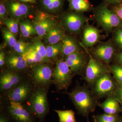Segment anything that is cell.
Masks as SVG:
<instances>
[{
    "label": "cell",
    "mask_w": 122,
    "mask_h": 122,
    "mask_svg": "<svg viewBox=\"0 0 122 122\" xmlns=\"http://www.w3.org/2000/svg\"><path fill=\"white\" fill-rule=\"evenodd\" d=\"M67 94L79 113L83 116L87 118L90 113L94 111L97 101L86 87L78 86Z\"/></svg>",
    "instance_id": "cell-1"
},
{
    "label": "cell",
    "mask_w": 122,
    "mask_h": 122,
    "mask_svg": "<svg viewBox=\"0 0 122 122\" xmlns=\"http://www.w3.org/2000/svg\"><path fill=\"white\" fill-rule=\"evenodd\" d=\"M74 75L65 60L59 59L53 72L52 81L58 89L66 90Z\"/></svg>",
    "instance_id": "cell-2"
},
{
    "label": "cell",
    "mask_w": 122,
    "mask_h": 122,
    "mask_svg": "<svg viewBox=\"0 0 122 122\" xmlns=\"http://www.w3.org/2000/svg\"><path fill=\"white\" fill-rule=\"evenodd\" d=\"M29 106L32 112L39 118L45 116L49 106L47 91L45 88L40 87L35 90L30 100Z\"/></svg>",
    "instance_id": "cell-3"
},
{
    "label": "cell",
    "mask_w": 122,
    "mask_h": 122,
    "mask_svg": "<svg viewBox=\"0 0 122 122\" xmlns=\"http://www.w3.org/2000/svg\"><path fill=\"white\" fill-rule=\"evenodd\" d=\"M96 19L106 31H110L115 28L122 27V20L114 11H111L105 5H102L97 10Z\"/></svg>",
    "instance_id": "cell-4"
},
{
    "label": "cell",
    "mask_w": 122,
    "mask_h": 122,
    "mask_svg": "<svg viewBox=\"0 0 122 122\" xmlns=\"http://www.w3.org/2000/svg\"><path fill=\"white\" fill-rule=\"evenodd\" d=\"M81 46L84 48L90 57L89 61L86 69V81L93 85L96 80L103 75L109 73V70L102 63L96 58H94L83 44L80 43Z\"/></svg>",
    "instance_id": "cell-5"
},
{
    "label": "cell",
    "mask_w": 122,
    "mask_h": 122,
    "mask_svg": "<svg viewBox=\"0 0 122 122\" xmlns=\"http://www.w3.org/2000/svg\"><path fill=\"white\" fill-rule=\"evenodd\" d=\"M93 85L94 93L99 98L113 96L117 87L109 73L101 76Z\"/></svg>",
    "instance_id": "cell-6"
},
{
    "label": "cell",
    "mask_w": 122,
    "mask_h": 122,
    "mask_svg": "<svg viewBox=\"0 0 122 122\" xmlns=\"http://www.w3.org/2000/svg\"><path fill=\"white\" fill-rule=\"evenodd\" d=\"M32 24L39 37H45L51 29L57 25V22L51 14L41 11L37 14Z\"/></svg>",
    "instance_id": "cell-7"
},
{
    "label": "cell",
    "mask_w": 122,
    "mask_h": 122,
    "mask_svg": "<svg viewBox=\"0 0 122 122\" xmlns=\"http://www.w3.org/2000/svg\"><path fill=\"white\" fill-rule=\"evenodd\" d=\"M53 72L51 68L44 63L32 66L31 75L34 81L39 86H46L52 81Z\"/></svg>",
    "instance_id": "cell-8"
},
{
    "label": "cell",
    "mask_w": 122,
    "mask_h": 122,
    "mask_svg": "<svg viewBox=\"0 0 122 122\" xmlns=\"http://www.w3.org/2000/svg\"><path fill=\"white\" fill-rule=\"evenodd\" d=\"M86 20L84 16L80 14L71 12L63 15L61 22L66 30L72 33L77 34L83 28Z\"/></svg>",
    "instance_id": "cell-9"
},
{
    "label": "cell",
    "mask_w": 122,
    "mask_h": 122,
    "mask_svg": "<svg viewBox=\"0 0 122 122\" xmlns=\"http://www.w3.org/2000/svg\"><path fill=\"white\" fill-rule=\"evenodd\" d=\"M5 5L8 15L11 18L17 20L27 17L32 10L30 5L15 0H9Z\"/></svg>",
    "instance_id": "cell-10"
},
{
    "label": "cell",
    "mask_w": 122,
    "mask_h": 122,
    "mask_svg": "<svg viewBox=\"0 0 122 122\" xmlns=\"http://www.w3.org/2000/svg\"><path fill=\"white\" fill-rule=\"evenodd\" d=\"M64 60L74 75L81 74L86 64L85 54L79 51L69 55Z\"/></svg>",
    "instance_id": "cell-11"
},
{
    "label": "cell",
    "mask_w": 122,
    "mask_h": 122,
    "mask_svg": "<svg viewBox=\"0 0 122 122\" xmlns=\"http://www.w3.org/2000/svg\"><path fill=\"white\" fill-rule=\"evenodd\" d=\"M31 86L27 82H21L9 92L8 97L10 101L21 103L28 97Z\"/></svg>",
    "instance_id": "cell-12"
},
{
    "label": "cell",
    "mask_w": 122,
    "mask_h": 122,
    "mask_svg": "<svg viewBox=\"0 0 122 122\" xmlns=\"http://www.w3.org/2000/svg\"><path fill=\"white\" fill-rule=\"evenodd\" d=\"M22 78L13 71H7L2 72L0 77L1 91H9L21 82Z\"/></svg>",
    "instance_id": "cell-13"
},
{
    "label": "cell",
    "mask_w": 122,
    "mask_h": 122,
    "mask_svg": "<svg viewBox=\"0 0 122 122\" xmlns=\"http://www.w3.org/2000/svg\"><path fill=\"white\" fill-rule=\"evenodd\" d=\"M115 49L111 43L107 42L100 44L94 49L93 54L95 58L108 64L112 61Z\"/></svg>",
    "instance_id": "cell-14"
},
{
    "label": "cell",
    "mask_w": 122,
    "mask_h": 122,
    "mask_svg": "<svg viewBox=\"0 0 122 122\" xmlns=\"http://www.w3.org/2000/svg\"><path fill=\"white\" fill-rule=\"evenodd\" d=\"M8 111L11 116L17 122H32L30 115L21 103L10 101Z\"/></svg>",
    "instance_id": "cell-15"
},
{
    "label": "cell",
    "mask_w": 122,
    "mask_h": 122,
    "mask_svg": "<svg viewBox=\"0 0 122 122\" xmlns=\"http://www.w3.org/2000/svg\"><path fill=\"white\" fill-rule=\"evenodd\" d=\"M5 63L15 71H21L26 69L28 64L22 55L13 53L5 57Z\"/></svg>",
    "instance_id": "cell-16"
},
{
    "label": "cell",
    "mask_w": 122,
    "mask_h": 122,
    "mask_svg": "<svg viewBox=\"0 0 122 122\" xmlns=\"http://www.w3.org/2000/svg\"><path fill=\"white\" fill-rule=\"evenodd\" d=\"M100 36V32L97 29L92 25H86L83 29V45L85 47L93 46L98 41Z\"/></svg>",
    "instance_id": "cell-17"
},
{
    "label": "cell",
    "mask_w": 122,
    "mask_h": 122,
    "mask_svg": "<svg viewBox=\"0 0 122 122\" xmlns=\"http://www.w3.org/2000/svg\"><path fill=\"white\" fill-rule=\"evenodd\" d=\"M41 11L50 14H55L61 11L64 0H39Z\"/></svg>",
    "instance_id": "cell-18"
},
{
    "label": "cell",
    "mask_w": 122,
    "mask_h": 122,
    "mask_svg": "<svg viewBox=\"0 0 122 122\" xmlns=\"http://www.w3.org/2000/svg\"><path fill=\"white\" fill-rule=\"evenodd\" d=\"M61 55L66 57L69 55L79 51V46L72 37L65 35L61 42Z\"/></svg>",
    "instance_id": "cell-19"
},
{
    "label": "cell",
    "mask_w": 122,
    "mask_h": 122,
    "mask_svg": "<svg viewBox=\"0 0 122 122\" xmlns=\"http://www.w3.org/2000/svg\"><path fill=\"white\" fill-rule=\"evenodd\" d=\"M106 113L116 115L120 110L118 102L113 95L108 97L103 102L98 104Z\"/></svg>",
    "instance_id": "cell-20"
},
{
    "label": "cell",
    "mask_w": 122,
    "mask_h": 122,
    "mask_svg": "<svg viewBox=\"0 0 122 122\" xmlns=\"http://www.w3.org/2000/svg\"><path fill=\"white\" fill-rule=\"evenodd\" d=\"M65 35L63 30L57 25L47 33L45 39L49 45L56 44L61 42Z\"/></svg>",
    "instance_id": "cell-21"
},
{
    "label": "cell",
    "mask_w": 122,
    "mask_h": 122,
    "mask_svg": "<svg viewBox=\"0 0 122 122\" xmlns=\"http://www.w3.org/2000/svg\"><path fill=\"white\" fill-rule=\"evenodd\" d=\"M71 10L76 12L87 11L90 8L88 0H68Z\"/></svg>",
    "instance_id": "cell-22"
},
{
    "label": "cell",
    "mask_w": 122,
    "mask_h": 122,
    "mask_svg": "<svg viewBox=\"0 0 122 122\" xmlns=\"http://www.w3.org/2000/svg\"><path fill=\"white\" fill-rule=\"evenodd\" d=\"M19 26L21 32L24 37H29L35 34H37V32L32 24L28 20L22 21L19 24Z\"/></svg>",
    "instance_id": "cell-23"
},
{
    "label": "cell",
    "mask_w": 122,
    "mask_h": 122,
    "mask_svg": "<svg viewBox=\"0 0 122 122\" xmlns=\"http://www.w3.org/2000/svg\"><path fill=\"white\" fill-rule=\"evenodd\" d=\"M23 54L26 59L33 62L35 65L45 62L43 58L32 45L28 46L26 51Z\"/></svg>",
    "instance_id": "cell-24"
},
{
    "label": "cell",
    "mask_w": 122,
    "mask_h": 122,
    "mask_svg": "<svg viewBox=\"0 0 122 122\" xmlns=\"http://www.w3.org/2000/svg\"><path fill=\"white\" fill-rule=\"evenodd\" d=\"M54 111L59 116L60 122H77L75 119V113L72 110Z\"/></svg>",
    "instance_id": "cell-25"
},
{
    "label": "cell",
    "mask_w": 122,
    "mask_h": 122,
    "mask_svg": "<svg viewBox=\"0 0 122 122\" xmlns=\"http://www.w3.org/2000/svg\"><path fill=\"white\" fill-rule=\"evenodd\" d=\"M46 54L48 59L56 58L61 52V42L55 44H49L46 46Z\"/></svg>",
    "instance_id": "cell-26"
},
{
    "label": "cell",
    "mask_w": 122,
    "mask_h": 122,
    "mask_svg": "<svg viewBox=\"0 0 122 122\" xmlns=\"http://www.w3.org/2000/svg\"><path fill=\"white\" fill-rule=\"evenodd\" d=\"M31 45L41 56L44 59L45 62H48L49 59L47 56L46 46H44L40 39L38 38L35 39Z\"/></svg>",
    "instance_id": "cell-27"
},
{
    "label": "cell",
    "mask_w": 122,
    "mask_h": 122,
    "mask_svg": "<svg viewBox=\"0 0 122 122\" xmlns=\"http://www.w3.org/2000/svg\"><path fill=\"white\" fill-rule=\"evenodd\" d=\"M2 34L6 44L10 47L13 48L17 42L15 34L7 28L2 29Z\"/></svg>",
    "instance_id": "cell-28"
},
{
    "label": "cell",
    "mask_w": 122,
    "mask_h": 122,
    "mask_svg": "<svg viewBox=\"0 0 122 122\" xmlns=\"http://www.w3.org/2000/svg\"><path fill=\"white\" fill-rule=\"evenodd\" d=\"M3 21H4V23L7 26L8 29L15 35L17 33L20 27L17 20H14L11 18H7Z\"/></svg>",
    "instance_id": "cell-29"
},
{
    "label": "cell",
    "mask_w": 122,
    "mask_h": 122,
    "mask_svg": "<svg viewBox=\"0 0 122 122\" xmlns=\"http://www.w3.org/2000/svg\"><path fill=\"white\" fill-rule=\"evenodd\" d=\"M97 122H118V118L116 115L105 113L94 117Z\"/></svg>",
    "instance_id": "cell-30"
},
{
    "label": "cell",
    "mask_w": 122,
    "mask_h": 122,
    "mask_svg": "<svg viewBox=\"0 0 122 122\" xmlns=\"http://www.w3.org/2000/svg\"><path fill=\"white\" fill-rule=\"evenodd\" d=\"M110 69L116 80L119 83H122V66L113 65L111 66Z\"/></svg>",
    "instance_id": "cell-31"
},
{
    "label": "cell",
    "mask_w": 122,
    "mask_h": 122,
    "mask_svg": "<svg viewBox=\"0 0 122 122\" xmlns=\"http://www.w3.org/2000/svg\"><path fill=\"white\" fill-rule=\"evenodd\" d=\"M28 46L22 40H20L17 41L13 48L15 53L22 55L26 51Z\"/></svg>",
    "instance_id": "cell-32"
},
{
    "label": "cell",
    "mask_w": 122,
    "mask_h": 122,
    "mask_svg": "<svg viewBox=\"0 0 122 122\" xmlns=\"http://www.w3.org/2000/svg\"><path fill=\"white\" fill-rule=\"evenodd\" d=\"M114 40L119 47L122 49V28H119L116 31Z\"/></svg>",
    "instance_id": "cell-33"
},
{
    "label": "cell",
    "mask_w": 122,
    "mask_h": 122,
    "mask_svg": "<svg viewBox=\"0 0 122 122\" xmlns=\"http://www.w3.org/2000/svg\"><path fill=\"white\" fill-rule=\"evenodd\" d=\"M113 96L118 102L122 103V83H119Z\"/></svg>",
    "instance_id": "cell-34"
},
{
    "label": "cell",
    "mask_w": 122,
    "mask_h": 122,
    "mask_svg": "<svg viewBox=\"0 0 122 122\" xmlns=\"http://www.w3.org/2000/svg\"><path fill=\"white\" fill-rule=\"evenodd\" d=\"M7 14L5 4L1 1L0 4V20L3 21L7 18Z\"/></svg>",
    "instance_id": "cell-35"
},
{
    "label": "cell",
    "mask_w": 122,
    "mask_h": 122,
    "mask_svg": "<svg viewBox=\"0 0 122 122\" xmlns=\"http://www.w3.org/2000/svg\"><path fill=\"white\" fill-rule=\"evenodd\" d=\"M5 53L1 51L0 53V66L2 67L5 63Z\"/></svg>",
    "instance_id": "cell-36"
},
{
    "label": "cell",
    "mask_w": 122,
    "mask_h": 122,
    "mask_svg": "<svg viewBox=\"0 0 122 122\" xmlns=\"http://www.w3.org/2000/svg\"><path fill=\"white\" fill-rule=\"evenodd\" d=\"M114 11L122 21V6L116 8Z\"/></svg>",
    "instance_id": "cell-37"
},
{
    "label": "cell",
    "mask_w": 122,
    "mask_h": 122,
    "mask_svg": "<svg viewBox=\"0 0 122 122\" xmlns=\"http://www.w3.org/2000/svg\"><path fill=\"white\" fill-rule=\"evenodd\" d=\"M18 1L26 4H34L36 3V0H18Z\"/></svg>",
    "instance_id": "cell-38"
},
{
    "label": "cell",
    "mask_w": 122,
    "mask_h": 122,
    "mask_svg": "<svg viewBox=\"0 0 122 122\" xmlns=\"http://www.w3.org/2000/svg\"><path fill=\"white\" fill-rule=\"evenodd\" d=\"M117 59L119 62L122 65V52L119 53L117 56Z\"/></svg>",
    "instance_id": "cell-39"
},
{
    "label": "cell",
    "mask_w": 122,
    "mask_h": 122,
    "mask_svg": "<svg viewBox=\"0 0 122 122\" xmlns=\"http://www.w3.org/2000/svg\"><path fill=\"white\" fill-rule=\"evenodd\" d=\"M110 3H117L120 2V0H107Z\"/></svg>",
    "instance_id": "cell-40"
},
{
    "label": "cell",
    "mask_w": 122,
    "mask_h": 122,
    "mask_svg": "<svg viewBox=\"0 0 122 122\" xmlns=\"http://www.w3.org/2000/svg\"><path fill=\"white\" fill-rule=\"evenodd\" d=\"M0 122H8L7 119L3 116H1L0 118Z\"/></svg>",
    "instance_id": "cell-41"
},
{
    "label": "cell",
    "mask_w": 122,
    "mask_h": 122,
    "mask_svg": "<svg viewBox=\"0 0 122 122\" xmlns=\"http://www.w3.org/2000/svg\"><path fill=\"white\" fill-rule=\"evenodd\" d=\"M94 121H95V122H97V121H96V119H95V118H94Z\"/></svg>",
    "instance_id": "cell-42"
}]
</instances>
